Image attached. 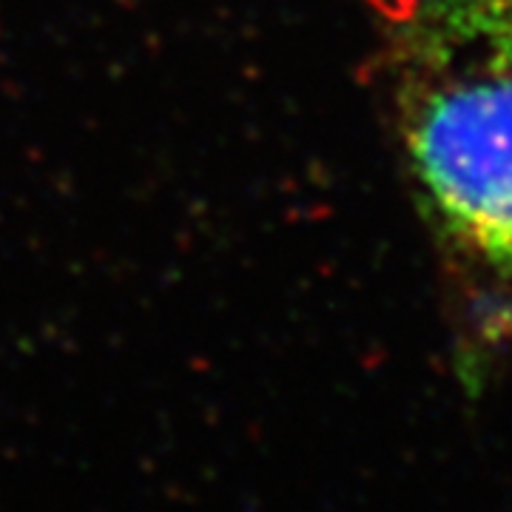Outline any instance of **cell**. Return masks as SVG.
Listing matches in <instances>:
<instances>
[{"instance_id":"1","label":"cell","mask_w":512,"mask_h":512,"mask_svg":"<svg viewBox=\"0 0 512 512\" xmlns=\"http://www.w3.org/2000/svg\"><path fill=\"white\" fill-rule=\"evenodd\" d=\"M396 126L433 222L512 276V69L390 49Z\"/></svg>"},{"instance_id":"2","label":"cell","mask_w":512,"mask_h":512,"mask_svg":"<svg viewBox=\"0 0 512 512\" xmlns=\"http://www.w3.org/2000/svg\"><path fill=\"white\" fill-rule=\"evenodd\" d=\"M390 49L512 69V0H379Z\"/></svg>"}]
</instances>
